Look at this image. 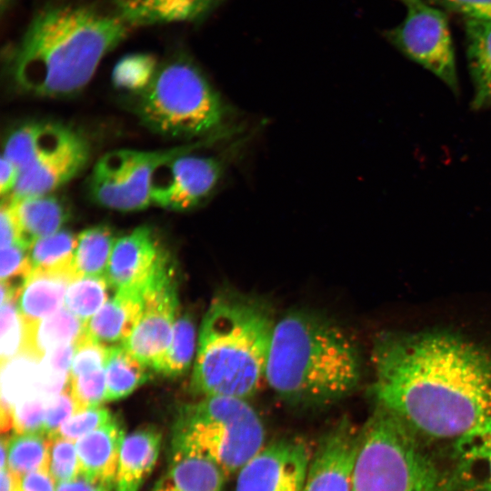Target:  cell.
<instances>
[{"mask_svg":"<svg viewBox=\"0 0 491 491\" xmlns=\"http://www.w3.org/2000/svg\"><path fill=\"white\" fill-rule=\"evenodd\" d=\"M372 359L379 407L420 432L459 438L491 416V355L462 338L386 334Z\"/></svg>","mask_w":491,"mask_h":491,"instance_id":"obj_1","label":"cell"},{"mask_svg":"<svg viewBox=\"0 0 491 491\" xmlns=\"http://www.w3.org/2000/svg\"><path fill=\"white\" fill-rule=\"evenodd\" d=\"M129 27L115 13L86 5L51 4L33 16L14 46L9 70L23 90L63 95L83 88Z\"/></svg>","mask_w":491,"mask_h":491,"instance_id":"obj_2","label":"cell"},{"mask_svg":"<svg viewBox=\"0 0 491 491\" xmlns=\"http://www.w3.org/2000/svg\"><path fill=\"white\" fill-rule=\"evenodd\" d=\"M276 320L267 304L233 290L216 295L203 318L190 390L247 399L266 381Z\"/></svg>","mask_w":491,"mask_h":491,"instance_id":"obj_3","label":"cell"},{"mask_svg":"<svg viewBox=\"0 0 491 491\" xmlns=\"http://www.w3.org/2000/svg\"><path fill=\"white\" fill-rule=\"evenodd\" d=\"M357 347L339 325L305 310L276 320L266 381L291 403L329 404L348 395L360 379Z\"/></svg>","mask_w":491,"mask_h":491,"instance_id":"obj_4","label":"cell"},{"mask_svg":"<svg viewBox=\"0 0 491 491\" xmlns=\"http://www.w3.org/2000/svg\"><path fill=\"white\" fill-rule=\"evenodd\" d=\"M137 108L147 127L166 136L218 141L232 134L228 106L186 58L156 70L141 91Z\"/></svg>","mask_w":491,"mask_h":491,"instance_id":"obj_5","label":"cell"},{"mask_svg":"<svg viewBox=\"0 0 491 491\" xmlns=\"http://www.w3.org/2000/svg\"><path fill=\"white\" fill-rule=\"evenodd\" d=\"M265 438L264 424L246 399L204 396L179 410L172 456L204 457L227 476L261 450Z\"/></svg>","mask_w":491,"mask_h":491,"instance_id":"obj_6","label":"cell"},{"mask_svg":"<svg viewBox=\"0 0 491 491\" xmlns=\"http://www.w3.org/2000/svg\"><path fill=\"white\" fill-rule=\"evenodd\" d=\"M352 491H446L405 423L379 407L359 434Z\"/></svg>","mask_w":491,"mask_h":491,"instance_id":"obj_7","label":"cell"},{"mask_svg":"<svg viewBox=\"0 0 491 491\" xmlns=\"http://www.w3.org/2000/svg\"><path fill=\"white\" fill-rule=\"evenodd\" d=\"M406 7L404 20L384 32L385 38L459 95L453 41L447 15L425 0H398Z\"/></svg>","mask_w":491,"mask_h":491,"instance_id":"obj_8","label":"cell"},{"mask_svg":"<svg viewBox=\"0 0 491 491\" xmlns=\"http://www.w3.org/2000/svg\"><path fill=\"white\" fill-rule=\"evenodd\" d=\"M129 149L111 151L95 164L89 179V192L100 205L135 211L151 204L150 183L155 167L176 153Z\"/></svg>","mask_w":491,"mask_h":491,"instance_id":"obj_9","label":"cell"},{"mask_svg":"<svg viewBox=\"0 0 491 491\" xmlns=\"http://www.w3.org/2000/svg\"><path fill=\"white\" fill-rule=\"evenodd\" d=\"M210 142L214 141H197L182 146L155 167L150 183L151 203L183 211L196 206L210 195L222 177L225 162L217 156L189 154Z\"/></svg>","mask_w":491,"mask_h":491,"instance_id":"obj_10","label":"cell"},{"mask_svg":"<svg viewBox=\"0 0 491 491\" xmlns=\"http://www.w3.org/2000/svg\"><path fill=\"white\" fill-rule=\"evenodd\" d=\"M144 310L131 336L121 345L153 369L167 351L178 306L175 270L160 267L143 289Z\"/></svg>","mask_w":491,"mask_h":491,"instance_id":"obj_11","label":"cell"},{"mask_svg":"<svg viewBox=\"0 0 491 491\" xmlns=\"http://www.w3.org/2000/svg\"><path fill=\"white\" fill-rule=\"evenodd\" d=\"M87 140L56 124L35 160L20 172L12 196L47 195L75 177L89 158Z\"/></svg>","mask_w":491,"mask_h":491,"instance_id":"obj_12","label":"cell"},{"mask_svg":"<svg viewBox=\"0 0 491 491\" xmlns=\"http://www.w3.org/2000/svg\"><path fill=\"white\" fill-rule=\"evenodd\" d=\"M313 453L299 438L264 446L238 472L235 491H302Z\"/></svg>","mask_w":491,"mask_h":491,"instance_id":"obj_13","label":"cell"},{"mask_svg":"<svg viewBox=\"0 0 491 491\" xmlns=\"http://www.w3.org/2000/svg\"><path fill=\"white\" fill-rule=\"evenodd\" d=\"M359 434L340 420L313 453L302 491H352Z\"/></svg>","mask_w":491,"mask_h":491,"instance_id":"obj_14","label":"cell"},{"mask_svg":"<svg viewBox=\"0 0 491 491\" xmlns=\"http://www.w3.org/2000/svg\"><path fill=\"white\" fill-rule=\"evenodd\" d=\"M163 253L147 226L137 227L116 239L105 275L110 287L143 292Z\"/></svg>","mask_w":491,"mask_h":491,"instance_id":"obj_15","label":"cell"},{"mask_svg":"<svg viewBox=\"0 0 491 491\" xmlns=\"http://www.w3.org/2000/svg\"><path fill=\"white\" fill-rule=\"evenodd\" d=\"M125 437L122 424L113 417L106 424L78 439L75 445L79 476L91 482L115 486Z\"/></svg>","mask_w":491,"mask_h":491,"instance_id":"obj_16","label":"cell"},{"mask_svg":"<svg viewBox=\"0 0 491 491\" xmlns=\"http://www.w3.org/2000/svg\"><path fill=\"white\" fill-rule=\"evenodd\" d=\"M226 0H115V14L128 25L200 24Z\"/></svg>","mask_w":491,"mask_h":491,"instance_id":"obj_17","label":"cell"},{"mask_svg":"<svg viewBox=\"0 0 491 491\" xmlns=\"http://www.w3.org/2000/svg\"><path fill=\"white\" fill-rule=\"evenodd\" d=\"M144 310L143 292L117 290L115 296L85 323L84 331L95 341L124 343L134 332Z\"/></svg>","mask_w":491,"mask_h":491,"instance_id":"obj_18","label":"cell"},{"mask_svg":"<svg viewBox=\"0 0 491 491\" xmlns=\"http://www.w3.org/2000/svg\"><path fill=\"white\" fill-rule=\"evenodd\" d=\"M73 271L33 269L19 296L18 311L24 323L44 319L62 308Z\"/></svg>","mask_w":491,"mask_h":491,"instance_id":"obj_19","label":"cell"},{"mask_svg":"<svg viewBox=\"0 0 491 491\" xmlns=\"http://www.w3.org/2000/svg\"><path fill=\"white\" fill-rule=\"evenodd\" d=\"M9 198L18 224L19 243L26 248L58 232L67 219L65 205L55 196L11 195Z\"/></svg>","mask_w":491,"mask_h":491,"instance_id":"obj_20","label":"cell"},{"mask_svg":"<svg viewBox=\"0 0 491 491\" xmlns=\"http://www.w3.org/2000/svg\"><path fill=\"white\" fill-rule=\"evenodd\" d=\"M161 445L155 427L134 431L124 439L115 479L117 491H138L152 472Z\"/></svg>","mask_w":491,"mask_h":491,"instance_id":"obj_21","label":"cell"},{"mask_svg":"<svg viewBox=\"0 0 491 491\" xmlns=\"http://www.w3.org/2000/svg\"><path fill=\"white\" fill-rule=\"evenodd\" d=\"M457 470L472 491H491V416L457 438Z\"/></svg>","mask_w":491,"mask_h":491,"instance_id":"obj_22","label":"cell"},{"mask_svg":"<svg viewBox=\"0 0 491 491\" xmlns=\"http://www.w3.org/2000/svg\"><path fill=\"white\" fill-rule=\"evenodd\" d=\"M84 327L83 321L63 307L39 321L24 323L21 354L40 361L48 351L62 345L75 343Z\"/></svg>","mask_w":491,"mask_h":491,"instance_id":"obj_23","label":"cell"},{"mask_svg":"<svg viewBox=\"0 0 491 491\" xmlns=\"http://www.w3.org/2000/svg\"><path fill=\"white\" fill-rule=\"evenodd\" d=\"M466 58L474 85L472 108L491 105V22L465 20Z\"/></svg>","mask_w":491,"mask_h":491,"instance_id":"obj_24","label":"cell"},{"mask_svg":"<svg viewBox=\"0 0 491 491\" xmlns=\"http://www.w3.org/2000/svg\"><path fill=\"white\" fill-rule=\"evenodd\" d=\"M224 472L213 462L197 456H172L167 471L152 491H221Z\"/></svg>","mask_w":491,"mask_h":491,"instance_id":"obj_25","label":"cell"},{"mask_svg":"<svg viewBox=\"0 0 491 491\" xmlns=\"http://www.w3.org/2000/svg\"><path fill=\"white\" fill-rule=\"evenodd\" d=\"M147 366L122 345L108 348L105 365V401L118 400L130 395L149 377Z\"/></svg>","mask_w":491,"mask_h":491,"instance_id":"obj_26","label":"cell"},{"mask_svg":"<svg viewBox=\"0 0 491 491\" xmlns=\"http://www.w3.org/2000/svg\"><path fill=\"white\" fill-rule=\"evenodd\" d=\"M115 241L112 231L104 225L81 232L72 264L75 277L105 276Z\"/></svg>","mask_w":491,"mask_h":491,"instance_id":"obj_27","label":"cell"},{"mask_svg":"<svg viewBox=\"0 0 491 491\" xmlns=\"http://www.w3.org/2000/svg\"><path fill=\"white\" fill-rule=\"evenodd\" d=\"M52 439L44 433L14 434L7 438V466L13 473L23 475L49 469Z\"/></svg>","mask_w":491,"mask_h":491,"instance_id":"obj_28","label":"cell"},{"mask_svg":"<svg viewBox=\"0 0 491 491\" xmlns=\"http://www.w3.org/2000/svg\"><path fill=\"white\" fill-rule=\"evenodd\" d=\"M197 338L195 322L190 315L176 317L170 346L154 369L167 377L185 374L196 355Z\"/></svg>","mask_w":491,"mask_h":491,"instance_id":"obj_29","label":"cell"},{"mask_svg":"<svg viewBox=\"0 0 491 491\" xmlns=\"http://www.w3.org/2000/svg\"><path fill=\"white\" fill-rule=\"evenodd\" d=\"M76 242L77 237L67 230H59L35 241L29 248L33 269L74 272Z\"/></svg>","mask_w":491,"mask_h":491,"instance_id":"obj_30","label":"cell"},{"mask_svg":"<svg viewBox=\"0 0 491 491\" xmlns=\"http://www.w3.org/2000/svg\"><path fill=\"white\" fill-rule=\"evenodd\" d=\"M55 125L31 122L14 130L5 143L2 155L21 172L35 160Z\"/></svg>","mask_w":491,"mask_h":491,"instance_id":"obj_31","label":"cell"},{"mask_svg":"<svg viewBox=\"0 0 491 491\" xmlns=\"http://www.w3.org/2000/svg\"><path fill=\"white\" fill-rule=\"evenodd\" d=\"M109 286L105 276L75 277L67 287L65 306L85 323L106 302Z\"/></svg>","mask_w":491,"mask_h":491,"instance_id":"obj_32","label":"cell"},{"mask_svg":"<svg viewBox=\"0 0 491 491\" xmlns=\"http://www.w3.org/2000/svg\"><path fill=\"white\" fill-rule=\"evenodd\" d=\"M155 57L147 54H133L121 58L114 67L115 85L131 91H143L156 72Z\"/></svg>","mask_w":491,"mask_h":491,"instance_id":"obj_33","label":"cell"},{"mask_svg":"<svg viewBox=\"0 0 491 491\" xmlns=\"http://www.w3.org/2000/svg\"><path fill=\"white\" fill-rule=\"evenodd\" d=\"M17 299L1 304V364L21 355L24 343V323L18 311Z\"/></svg>","mask_w":491,"mask_h":491,"instance_id":"obj_34","label":"cell"},{"mask_svg":"<svg viewBox=\"0 0 491 491\" xmlns=\"http://www.w3.org/2000/svg\"><path fill=\"white\" fill-rule=\"evenodd\" d=\"M67 386L76 412L101 406L105 401V369L103 367L90 373L69 377Z\"/></svg>","mask_w":491,"mask_h":491,"instance_id":"obj_35","label":"cell"},{"mask_svg":"<svg viewBox=\"0 0 491 491\" xmlns=\"http://www.w3.org/2000/svg\"><path fill=\"white\" fill-rule=\"evenodd\" d=\"M49 472L56 484L79 476V462L75 442L63 437H50Z\"/></svg>","mask_w":491,"mask_h":491,"instance_id":"obj_36","label":"cell"},{"mask_svg":"<svg viewBox=\"0 0 491 491\" xmlns=\"http://www.w3.org/2000/svg\"><path fill=\"white\" fill-rule=\"evenodd\" d=\"M114 416L102 406L90 407L75 413L50 437H63L74 442L109 422Z\"/></svg>","mask_w":491,"mask_h":491,"instance_id":"obj_37","label":"cell"},{"mask_svg":"<svg viewBox=\"0 0 491 491\" xmlns=\"http://www.w3.org/2000/svg\"><path fill=\"white\" fill-rule=\"evenodd\" d=\"M75 354L69 377L105 367L108 348L88 336L85 331L75 343Z\"/></svg>","mask_w":491,"mask_h":491,"instance_id":"obj_38","label":"cell"},{"mask_svg":"<svg viewBox=\"0 0 491 491\" xmlns=\"http://www.w3.org/2000/svg\"><path fill=\"white\" fill-rule=\"evenodd\" d=\"M47 397L36 394L12 406L15 434L44 433V420Z\"/></svg>","mask_w":491,"mask_h":491,"instance_id":"obj_39","label":"cell"},{"mask_svg":"<svg viewBox=\"0 0 491 491\" xmlns=\"http://www.w3.org/2000/svg\"><path fill=\"white\" fill-rule=\"evenodd\" d=\"M75 405L68 386L60 393L49 397L46 401L44 434L52 436L57 429L75 413Z\"/></svg>","mask_w":491,"mask_h":491,"instance_id":"obj_40","label":"cell"},{"mask_svg":"<svg viewBox=\"0 0 491 491\" xmlns=\"http://www.w3.org/2000/svg\"><path fill=\"white\" fill-rule=\"evenodd\" d=\"M443 9L459 14L465 19L491 22V0H433Z\"/></svg>","mask_w":491,"mask_h":491,"instance_id":"obj_41","label":"cell"},{"mask_svg":"<svg viewBox=\"0 0 491 491\" xmlns=\"http://www.w3.org/2000/svg\"><path fill=\"white\" fill-rule=\"evenodd\" d=\"M19 243V228L10 198L3 200L0 211L1 249Z\"/></svg>","mask_w":491,"mask_h":491,"instance_id":"obj_42","label":"cell"},{"mask_svg":"<svg viewBox=\"0 0 491 491\" xmlns=\"http://www.w3.org/2000/svg\"><path fill=\"white\" fill-rule=\"evenodd\" d=\"M20 491H56L55 481L49 469H40L23 475L20 478Z\"/></svg>","mask_w":491,"mask_h":491,"instance_id":"obj_43","label":"cell"},{"mask_svg":"<svg viewBox=\"0 0 491 491\" xmlns=\"http://www.w3.org/2000/svg\"><path fill=\"white\" fill-rule=\"evenodd\" d=\"M20 175L19 169L2 155L0 162V192L2 195L13 192Z\"/></svg>","mask_w":491,"mask_h":491,"instance_id":"obj_44","label":"cell"},{"mask_svg":"<svg viewBox=\"0 0 491 491\" xmlns=\"http://www.w3.org/2000/svg\"><path fill=\"white\" fill-rule=\"evenodd\" d=\"M56 491H117L115 486L91 482L82 476L60 483Z\"/></svg>","mask_w":491,"mask_h":491,"instance_id":"obj_45","label":"cell"},{"mask_svg":"<svg viewBox=\"0 0 491 491\" xmlns=\"http://www.w3.org/2000/svg\"><path fill=\"white\" fill-rule=\"evenodd\" d=\"M20 478L7 467L1 469L0 491H20Z\"/></svg>","mask_w":491,"mask_h":491,"instance_id":"obj_46","label":"cell"},{"mask_svg":"<svg viewBox=\"0 0 491 491\" xmlns=\"http://www.w3.org/2000/svg\"><path fill=\"white\" fill-rule=\"evenodd\" d=\"M12 2L13 0H0L2 13L5 12L9 7Z\"/></svg>","mask_w":491,"mask_h":491,"instance_id":"obj_47","label":"cell"}]
</instances>
